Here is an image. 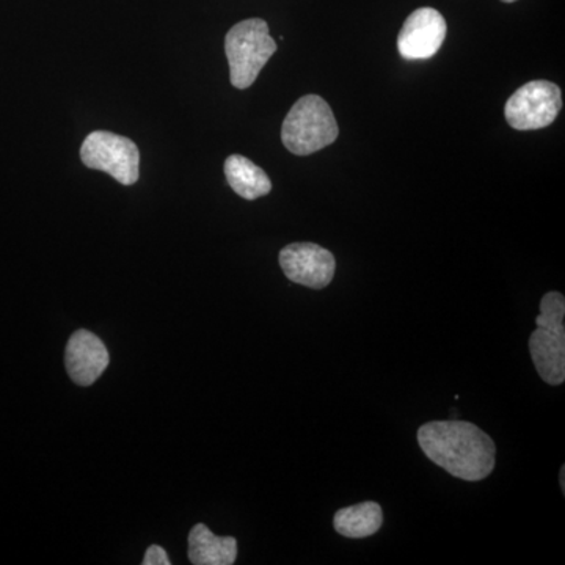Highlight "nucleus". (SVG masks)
Masks as SVG:
<instances>
[{"label":"nucleus","instance_id":"15","mask_svg":"<svg viewBox=\"0 0 565 565\" xmlns=\"http://www.w3.org/2000/svg\"><path fill=\"white\" fill-rule=\"evenodd\" d=\"M501 2H504V3H512V2H515V0H501Z\"/></svg>","mask_w":565,"mask_h":565},{"label":"nucleus","instance_id":"13","mask_svg":"<svg viewBox=\"0 0 565 565\" xmlns=\"http://www.w3.org/2000/svg\"><path fill=\"white\" fill-rule=\"evenodd\" d=\"M169 556H167L166 550L159 545H151L150 548L145 553L143 565H170Z\"/></svg>","mask_w":565,"mask_h":565},{"label":"nucleus","instance_id":"5","mask_svg":"<svg viewBox=\"0 0 565 565\" xmlns=\"http://www.w3.org/2000/svg\"><path fill=\"white\" fill-rule=\"evenodd\" d=\"M81 159L85 167L109 173L122 185L139 181L140 152L128 137L107 131H95L84 140Z\"/></svg>","mask_w":565,"mask_h":565},{"label":"nucleus","instance_id":"1","mask_svg":"<svg viewBox=\"0 0 565 565\" xmlns=\"http://www.w3.org/2000/svg\"><path fill=\"white\" fill-rule=\"evenodd\" d=\"M418 444L427 459L462 481H482L497 463V446L473 423L449 419L430 422L418 430Z\"/></svg>","mask_w":565,"mask_h":565},{"label":"nucleus","instance_id":"9","mask_svg":"<svg viewBox=\"0 0 565 565\" xmlns=\"http://www.w3.org/2000/svg\"><path fill=\"white\" fill-rule=\"evenodd\" d=\"M110 356L106 345L88 330L71 334L65 351V366L71 381L81 386H90L102 377L109 366Z\"/></svg>","mask_w":565,"mask_h":565},{"label":"nucleus","instance_id":"2","mask_svg":"<svg viewBox=\"0 0 565 565\" xmlns=\"http://www.w3.org/2000/svg\"><path fill=\"white\" fill-rule=\"evenodd\" d=\"M565 299L561 292L542 297L541 315L530 338L531 359L542 381L561 385L565 381Z\"/></svg>","mask_w":565,"mask_h":565},{"label":"nucleus","instance_id":"3","mask_svg":"<svg viewBox=\"0 0 565 565\" xmlns=\"http://www.w3.org/2000/svg\"><path fill=\"white\" fill-rule=\"evenodd\" d=\"M225 52L233 87L245 90L255 84L266 63L277 52V43L269 35L267 22L253 18L230 29Z\"/></svg>","mask_w":565,"mask_h":565},{"label":"nucleus","instance_id":"14","mask_svg":"<svg viewBox=\"0 0 565 565\" xmlns=\"http://www.w3.org/2000/svg\"><path fill=\"white\" fill-rule=\"evenodd\" d=\"M565 468H561V489L565 492Z\"/></svg>","mask_w":565,"mask_h":565},{"label":"nucleus","instance_id":"4","mask_svg":"<svg viewBox=\"0 0 565 565\" xmlns=\"http://www.w3.org/2000/svg\"><path fill=\"white\" fill-rule=\"evenodd\" d=\"M338 122L326 99L307 95L294 104L281 126L282 145L296 156H310L338 139Z\"/></svg>","mask_w":565,"mask_h":565},{"label":"nucleus","instance_id":"12","mask_svg":"<svg viewBox=\"0 0 565 565\" xmlns=\"http://www.w3.org/2000/svg\"><path fill=\"white\" fill-rule=\"evenodd\" d=\"M384 523L381 504L374 501L349 505L334 514L333 526L338 534L349 539L370 537L377 533Z\"/></svg>","mask_w":565,"mask_h":565},{"label":"nucleus","instance_id":"6","mask_svg":"<svg viewBox=\"0 0 565 565\" xmlns=\"http://www.w3.org/2000/svg\"><path fill=\"white\" fill-rule=\"evenodd\" d=\"M563 109V95L556 84L548 81L527 82L508 99L505 121L516 131L544 129L556 120Z\"/></svg>","mask_w":565,"mask_h":565},{"label":"nucleus","instance_id":"11","mask_svg":"<svg viewBox=\"0 0 565 565\" xmlns=\"http://www.w3.org/2000/svg\"><path fill=\"white\" fill-rule=\"evenodd\" d=\"M225 177L230 188L248 202L269 195L273 191V182L262 167L241 154H232L226 159Z\"/></svg>","mask_w":565,"mask_h":565},{"label":"nucleus","instance_id":"7","mask_svg":"<svg viewBox=\"0 0 565 565\" xmlns=\"http://www.w3.org/2000/svg\"><path fill=\"white\" fill-rule=\"evenodd\" d=\"M278 259L288 280L310 289L327 288L332 282L334 270H337L333 253L318 244L286 245Z\"/></svg>","mask_w":565,"mask_h":565},{"label":"nucleus","instance_id":"10","mask_svg":"<svg viewBox=\"0 0 565 565\" xmlns=\"http://www.w3.org/2000/svg\"><path fill=\"white\" fill-rule=\"evenodd\" d=\"M237 541L232 535L212 533L199 523L189 533V561L195 565H232L236 563Z\"/></svg>","mask_w":565,"mask_h":565},{"label":"nucleus","instance_id":"8","mask_svg":"<svg viewBox=\"0 0 565 565\" xmlns=\"http://www.w3.org/2000/svg\"><path fill=\"white\" fill-rule=\"evenodd\" d=\"M446 33L448 28L440 11L424 7L405 20L397 36V51L405 61H426L440 50Z\"/></svg>","mask_w":565,"mask_h":565}]
</instances>
